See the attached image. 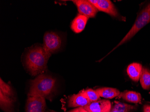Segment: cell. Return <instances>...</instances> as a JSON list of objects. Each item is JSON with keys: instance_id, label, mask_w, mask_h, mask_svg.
Instances as JSON below:
<instances>
[{"instance_id": "8fae6325", "label": "cell", "mask_w": 150, "mask_h": 112, "mask_svg": "<svg viewBox=\"0 0 150 112\" xmlns=\"http://www.w3.org/2000/svg\"><path fill=\"white\" fill-rule=\"evenodd\" d=\"M142 66L138 63H133L128 66L127 72L130 79L134 82L140 80L142 70Z\"/></svg>"}, {"instance_id": "2e32d148", "label": "cell", "mask_w": 150, "mask_h": 112, "mask_svg": "<svg viewBox=\"0 0 150 112\" xmlns=\"http://www.w3.org/2000/svg\"><path fill=\"white\" fill-rule=\"evenodd\" d=\"M85 96L91 102L96 101L99 100L100 96L96 90L92 89H86L81 91Z\"/></svg>"}, {"instance_id": "4fadbf2b", "label": "cell", "mask_w": 150, "mask_h": 112, "mask_svg": "<svg viewBox=\"0 0 150 112\" xmlns=\"http://www.w3.org/2000/svg\"><path fill=\"white\" fill-rule=\"evenodd\" d=\"M96 91L100 97L107 99H113L117 97L120 93L119 90L112 87H102L96 89Z\"/></svg>"}, {"instance_id": "277c9868", "label": "cell", "mask_w": 150, "mask_h": 112, "mask_svg": "<svg viewBox=\"0 0 150 112\" xmlns=\"http://www.w3.org/2000/svg\"><path fill=\"white\" fill-rule=\"evenodd\" d=\"M61 44L62 40L57 34L54 32L45 33L44 37L43 46L49 53L52 54L59 51Z\"/></svg>"}, {"instance_id": "9a60e30c", "label": "cell", "mask_w": 150, "mask_h": 112, "mask_svg": "<svg viewBox=\"0 0 150 112\" xmlns=\"http://www.w3.org/2000/svg\"><path fill=\"white\" fill-rule=\"evenodd\" d=\"M139 80L142 88L145 90L150 89V70L149 69L146 67L142 68Z\"/></svg>"}, {"instance_id": "44dd1931", "label": "cell", "mask_w": 150, "mask_h": 112, "mask_svg": "<svg viewBox=\"0 0 150 112\" xmlns=\"http://www.w3.org/2000/svg\"><path fill=\"white\" fill-rule=\"evenodd\" d=\"M143 110L144 112H150V105H145Z\"/></svg>"}, {"instance_id": "d6986e66", "label": "cell", "mask_w": 150, "mask_h": 112, "mask_svg": "<svg viewBox=\"0 0 150 112\" xmlns=\"http://www.w3.org/2000/svg\"><path fill=\"white\" fill-rule=\"evenodd\" d=\"M67 112H88L83 107H78Z\"/></svg>"}, {"instance_id": "52a82bcc", "label": "cell", "mask_w": 150, "mask_h": 112, "mask_svg": "<svg viewBox=\"0 0 150 112\" xmlns=\"http://www.w3.org/2000/svg\"><path fill=\"white\" fill-rule=\"evenodd\" d=\"M72 1L76 5L79 14L88 18H94L98 12L97 8L88 1L75 0Z\"/></svg>"}, {"instance_id": "7a4b0ae2", "label": "cell", "mask_w": 150, "mask_h": 112, "mask_svg": "<svg viewBox=\"0 0 150 112\" xmlns=\"http://www.w3.org/2000/svg\"><path fill=\"white\" fill-rule=\"evenodd\" d=\"M55 79L50 76L40 74L31 81L28 96L48 97L52 94L55 85Z\"/></svg>"}, {"instance_id": "5b68a950", "label": "cell", "mask_w": 150, "mask_h": 112, "mask_svg": "<svg viewBox=\"0 0 150 112\" xmlns=\"http://www.w3.org/2000/svg\"><path fill=\"white\" fill-rule=\"evenodd\" d=\"M45 98L42 97L28 96L26 105V112H45Z\"/></svg>"}, {"instance_id": "ffe728a7", "label": "cell", "mask_w": 150, "mask_h": 112, "mask_svg": "<svg viewBox=\"0 0 150 112\" xmlns=\"http://www.w3.org/2000/svg\"><path fill=\"white\" fill-rule=\"evenodd\" d=\"M11 106H1V109L5 112H13V110L11 108Z\"/></svg>"}, {"instance_id": "8992f818", "label": "cell", "mask_w": 150, "mask_h": 112, "mask_svg": "<svg viewBox=\"0 0 150 112\" xmlns=\"http://www.w3.org/2000/svg\"><path fill=\"white\" fill-rule=\"evenodd\" d=\"M98 11L106 13L114 17H120L118 12L112 1L109 0H90L88 1Z\"/></svg>"}, {"instance_id": "5bb4252c", "label": "cell", "mask_w": 150, "mask_h": 112, "mask_svg": "<svg viewBox=\"0 0 150 112\" xmlns=\"http://www.w3.org/2000/svg\"><path fill=\"white\" fill-rule=\"evenodd\" d=\"M136 109L135 106L115 101L110 112H132Z\"/></svg>"}, {"instance_id": "7c38bea8", "label": "cell", "mask_w": 150, "mask_h": 112, "mask_svg": "<svg viewBox=\"0 0 150 112\" xmlns=\"http://www.w3.org/2000/svg\"><path fill=\"white\" fill-rule=\"evenodd\" d=\"M117 97L132 103L138 104L141 102V95L134 91H125L120 92Z\"/></svg>"}, {"instance_id": "ba28073f", "label": "cell", "mask_w": 150, "mask_h": 112, "mask_svg": "<svg viewBox=\"0 0 150 112\" xmlns=\"http://www.w3.org/2000/svg\"><path fill=\"white\" fill-rule=\"evenodd\" d=\"M112 106L110 101L102 100L92 102L83 108L88 112H110Z\"/></svg>"}, {"instance_id": "6da1fadb", "label": "cell", "mask_w": 150, "mask_h": 112, "mask_svg": "<svg viewBox=\"0 0 150 112\" xmlns=\"http://www.w3.org/2000/svg\"><path fill=\"white\" fill-rule=\"evenodd\" d=\"M51 54L43 46H36L29 49L25 56V63L32 75L42 74L47 69V64Z\"/></svg>"}, {"instance_id": "30bf717a", "label": "cell", "mask_w": 150, "mask_h": 112, "mask_svg": "<svg viewBox=\"0 0 150 112\" xmlns=\"http://www.w3.org/2000/svg\"><path fill=\"white\" fill-rule=\"evenodd\" d=\"M88 18L83 15L79 14L75 18L71 25V30L76 33H79L84 30Z\"/></svg>"}, {"instance_id": "3957f363", "label": "cell", "mask_w": 150, "mask_h": 112, "mask_svg": "<svg viewBox=\"0 0 150 112\" xmlns=\"http://www.w3.org/2000/svg\"><path fill=\"white\" fill-rule=\"evenodd\" d=\"M150 22V3L139 13L132 28L113 50L130 40L142 28Z\"/></svg>"}, {"instance_id": "ac0fdd59", "label": "cell", "mask_w": 150, "mask_h": 112, "mask_svg": "<svg viewBox=\"0 0 150 112\" xmlns=\"http://www.w3.org/2000/svg\"><path fill=\"white\" fill-rule=\"evenodd\" d=\"M13 101L10 97L6 96L3 94L1 92H0V103L1 106H12Z\"/></svg>"}, {"instance_id": "e0dca14e", "label": "cell", "mask_w": 150, "mask_h": 112, "mask_svg": "<svg viewBox=\"0 0 150 112\" xmlns=\"http://www.w3.org/2000/svg\"><path fill=\"white\" fill-rule=\"evenodd\" d=\"M0 92L10 97L13 95V92L11 87L4 82L1 79L0 81Z\"/></svg>"}, {"instance_id": "9c48e42d", "label": "cell", "mask_w": 150, "mask_h": 112, "mask_svg": "<svg viewBox=\"0 0 150 112\" xmlns=\"http://www.w3.org/2000/svg\"><path fill=\"white\" fill-rule=\"evenodd\" d=\"M91 103L82 91L77 94H74L70 97L68 102L69 107H83Z\"/></svg>"}]
</instances>
